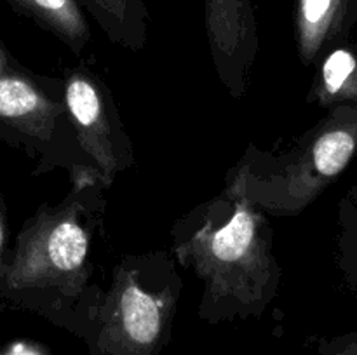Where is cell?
I'll return each mask as SVG.
<instances>
[{"instance_id":"cell-7","label":"cell","mask_w":357,"mask_h":355,"mask_svg":"<svg viewBox=\"0 0 357 355\" xmlns=\"http://www.w3.org/2000/svg\"><path fill=\"white\" fill-rule=\"evenodd\" d=\"M357 17V0H298L296 38L305 65L340 44Z\"/></svg>"},{"instance_id":"cell-3","label":"cell","mask_w":357,"mask_h":355,"mask_svg":"<svg viewBox=\"0 0 357 355\" xmlns=\"http://www.w3.org/2000/svg\"><path fill=\"white\" fill-rule=\"evenodd\" d=\"M89 237L75 207L42 212L21 232L6 271L10 289L59 287L77 292L86 278Z\"/></svg>"},{"instance_id":"cell-14","label":"cell","mask_w":357,"mask_h":355,"mask_svg":"<svg viewBox=\"0 0 357 355\" xmlns=\"http://www.w3.org/2000/svg\"><path fill=\"white\" fill-rule=\"evenodd\" d=\"M7 355H40V354H38L37 350H33V348L26 347V345H16L13 350L7 352Z\"/></svg>"},{"instance_id":"cell-8","label":"cell","mask_w":357,"mask_h":355,"mask_svg":"<svg viewBox=\"0 0 357 355\" xmlns=\"http://www.w3.org/2000/svg\"><path fill=\"white\" fill-rule=\"evenodd\" d=\"M61 106L33 84L16 75L0 77V122L38 139H49Z\"/></svg>"},{"instance_id":"cell-11","label":"cell","mask_w":357,"mask_h":355,"mask_svg":"<svg viewBox=\"0 0 357 355\" xmlns=\"http://www.w3.org/2000/svg\"><path fill=\"white\" fill-rule=\"evenodd\" d=\"M340 267L352 291L357 294V184L349 190L340 204Z\"/></svg>"},{"instance_id":"cell-1","label":"cell","mask_w":357,"mask_h":355,"mask_svg":"<svg viewBox=\"0 0 357 355\" xmlns=\"http://www.w3.org/2000/svg\"><path fill=\"white\" fill-rule=\"evenodd\" d=\"M356 153L357 104H338L275 162L241 164L227 190L268 214L295 216L338 180Z\"/></svg>"},{"instance_id":"cell-9","label":"cell","mask_w":357,"mask_h":355,"mask_svg":"<svg viewBox=\"0 0 357 355\" xmlns=\"http://www.w3.org/2000/svg\"><path fill=\"white\" fill-rule=\"evenodd\" d=\"M309 100L326 110L338 104H357V54L351 45H335L321 59Z\"/></svg>"},{"instance_id":"cell-12","label":"cell","mask_w":357,"mask_h":355,"mask_svg":"<svg viewBox=\"0 0 357 355\" xmlns=\"http://www.w3.org/2000/svg\"><path fill=\"white\" fill-rule=\"evenodd\" d=\"M91 9L96 13L101 26L110 31L117 40L128 38V26L132 19L131 0H86Z\"/></svg>"},{"instance_id":"cell-4","label":"cell","mask_w":357,"mask_h":355,"mask_svg":"<svg viewBox=\"0 0 357 355\" xmlns=\"http://www.w3.org/2000/svg\"><path fill=\"white\" fill-rule=\"evenodd\" d=\"M169 322L166 296L145 291L135 275L117 270L96 338L98 355H157Z\"/></svg>"},{"instance_id":"cell-2","label":"cell","mask_w":357,"mask_h":355,"mask_svg":"<svg viewBox=\"0 0 357 355\" xmlns=\"http://www.w3.org/2000/svg\"><path fill=\"white\" fill-rule=\"evenodd\" d=\"M227 195L234 204L229 221L222 226L204 223L176 246V254L206 282L215 301L264 308L279 277L264 235V218L239 194L227 190Z\"/></svg>"},{"instance_id":"cell-13","label":"cell","mask_w":357,"mask_h":355,"mask_svg":"<svg viewBox=\"0 0 357 355\" xmlns=\"http://www.w3.org/2000/svg\"><path fill=\"white\" fill-rule=\"evenodd\" d=\"M319 355H357V331L324 340L319 347Z\"/></svg>"},{"instance_id":"cell-15","label":"cell","mask_w":357,"mask_h":355,"mask_svg":"<svg viewBox=\"0 0 357 355\" xmlns=\"http://www.w3.org/2000/svg\"><path fill=\"white\" fill-rule=\"evenodd\" d=\"M2 251H3V223H2V218H0V277H2V275H3Z\"/></svg>"},{"instance_id":"cell-6","label":"cell","mask_w":357,"mask_h":355,"mask_svg":"<svg viewBox=\"0 0 357 355\" xmlns=\"http://www.w3.org/2000/svg\"><path fill=\"white\" fill-rule=\"evenodd\" d=\"M65 97L82 150L100 166L105 181L110 183L119 164L100 90L84 73L77 72L66 82Z\"/></svg>"},{"instance_id":"cell-16","label":"cell","mask_w":357,"mask_h":355,"mask_svg":"<svg viewBox=\"0 0 357 355\" xmlns=\"http://www.w3.org/2000/svg\"><path fill=\"white\" fill-rule=\"evenodd\" d=\"M6 66H7L6 52H3V51H2V47H0V77L6 75Z\"/></svg>"},{"instance_id":"cell-10","label":"cell","mask_w":357,"mask_h":355,"mask_svg":"<svg viewBox=\"0 0 357 355\" xmlns=\"http://www.w3.org/2000/svg\"><path fill=\"white\" fill-rule=\"evenodd\" d=\"M23 13L58 35L75 52L89 38V28L75 0H13Z\"/></svg>"},{"instance_id":"cell-5","label":"cell","mask_w":357,"mask_h":355,"mask_svg":"<svg viewBox=\"0 0 357 355\" xmlns=\"http://www.w3.org/2000/svg\"><path fill=\"white\" fill-rule=\"evenodd\" d=\"M206 31L220 80L232 96H241L258 52L251 0H206Z\"/></svg>"}]
</instances>
